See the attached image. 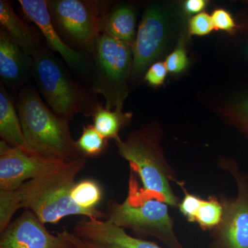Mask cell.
<instances>
[{"mask_svg":"<svg viewBox=\"0 0 248 248\" xmlns=\"http://www.w3.org/2000/svg\"><path fill=\"white\" fill-rule=\"evenodd\" d=\"M86 164V158L67 163L60 170L24 183L17 190H0V232L7 228L20 208L31 210L44 224H56L71 215L105 220V212L84 210L72 200L76 177Z\"/></svg>","mask_w":248,"mask_h":248,"instance_id":"cell-1","label":"cell"},{"mask_svg":"<svg viewBox=\"0 0 248 248\" xmlns=\"http://www.w3.org/2000/svg\"><path fill=\"white\" fill-rule=\"evenodd\" d=\"M17 109L24 138L32 151L66 163L86 158L72 138L69 120L48 108L35 88L28 86L20 91Z\"/></svg>","mask_w":248,"mask_h":248,"instance_id":"cell-2","label":"cell"},{"mask_svg":"<svg viewBox=\"0 0 248 248\" xmlns=\"http://www.w3.org/2000/svg\"><path fill=\"white\" fill-rule=\"evenodd\" d=\"M127 198L108 202L105 221L140 236H151L170 248H184L174 231L169 205L139 187L133 176Z\"/></svg>","mask_w":248,"mask_h":248,"instance_id":"cell-3","label":"cell"},{"mask_svg":"<svg viewBox=\"0 0 248 248\" xmlns=\"http://www.w3.org/2000/svg\"><path fill=\"white\" fill-rule=\"evenodd\" d=\"M115 141L117 153L138 174L143 190L170 206L178 207L180 201L171 182H179L160 151L157 135L153 130L141 129L130 134L125 141L120 137Z\"/></svg>","mask_w":248,"mask_h":248,"instance_id":"cell-4","label":"cell"},{"mask_svg":"<svg viewBox=\"0 0 248 248\" xmlns=\"http://www.w3.org/2000/svg\"><path fill=\"white\" fill-rule=\"evenodd\" d=\"M93 90L102 94L105 108L123 107L126 81L133 70V47L106 34L98 37L94 51Z\"/></svg>","mask_w":248,"mask_h":248,"instance_id":"cell-5","label":"cell"},{"mask_svg":"<svg viewBox=\"0 0 248 248\" xmlns=\"http://www.w3.org/2000/svg\"><path fill=\"white\" fill-rule=\"evenodd\" d=\"M32 71L39 89L53 112L70 120L84 112L86 97L59 60L42 46L32 55Z\"/></svg>","mask_w":248,"mask_h":248,"instance_id":"cell-6","label":"cell"},{"mask_svg":"<svg viewBox=\"0 0 248 248\" xmlns=\"http://www.w3.org/2000/svg\"><path fill=\"white\" fill-rule=\"evenodd\" d=\"M47 3L60 35L73 46L93 53L102 34L107 3L88 0H50Z\"/></svg>","mask_w":248,"mask_h":248,"instance_id":"cell-7","label":"cell"},{"mask_svg":"<svg viewBox=\"0 0 248 248\" xmlns=\"http://www.w3.org/2000/svg\"><path fill=\"white\" fill-rule=\"evenodd\" d=\"M67 164L31 150L0 141V190H17L24 183L60 170Z\"/></svg>","mask_w":248,"mask_h":248,"instance_id":"cell-8","label":"cell"},{"mask_svg":"<svg viewBox=\"0 0 248 248\" xmlns=\"http://www.w3.org/2000/svg\"><path fill=\"white\" fill-rule=\"evenodd\" d=\"M227 169L236 181L237 196L223 200V217L210 248H248V178L234 166Z\"/></svg>","mask_w":248,"mask_h":248,"instance_id":"cell-9","label":"cell"},{"mask_svg":"<svg viewBox=\"0 0 248 248\" xmlns=\"http://www.w3.org/2000/svg\"><path fill=\"white\" fill-rule=\"evenodd\" d=\"M0 248H77L60 235L49 232L31 210L24 209L20 216L1 232Z\"/></svg>","mask_w":248,"mask_h":248,"instance_id":"cell-10","label":"cell"},{"mask_svg":"<svg viewBox=\"0 0 248 248\" xmlns=\"http://www.w3.org/2000/svg\"><path fill=\"white\" fill-rule=\"evenodd\" d=\"M166 18L159 8L151 6L145 11L133 47L134 76H141L157 58L166 40Z\"/></svg>","mask_w":248,"mask_h":248,"instance_id":"cell-11","label":"cell"},{"mask_svg":"<svg viewBox=\"0 0 248 248\" xmlns=\"http://www.w3.org/2000/svg\"><path fill=\"white\" fill-rule=\"evenodd\" d=\"M24 14L40 29L50 48L58 52L67 64L77 70L88 66L84 54L69 46L60 37L54 25L48 3L44 0H19Z\"/></svg>","mask_w":248,"mask_h":248,"instance_id":"cell-12","label":"cell"},{"mask_svg":"<svg viewBox=\"0 0 248 248\" xmlns=\"http://www.w3.org/2000/svg\"><path fill=\"white\" fill-rule=\"evenodd\" d=\"M32 57L24 53L4 29H0L1 82L13 88L24 84L32 69Z\"/></svg>","mask_w":248,"mask_h":248,"instance_id":"cell-13","label":"cell"},{"mask_svg":"<svg viewBox=\"0 0 248 248\" xmlns=\"http://www.w3.org/2000/svg\"><path fill=\"white\" fill-rule=\"evenodd\" d=\"M73 232L84 239L112 243L126 248H163L152 241L130 236L125 230L105 220L83 218L76 223Z\"/></svg>","mask_w":248,"mask_h":248,"instance_id":"cell-14","label":"cell"},{"mask_svg":"<svg viewBox=\"0 0 248 248\" xmlns=\"http://www.w3.org/2000/svg\"><path fill=\"white\" fill-rule=\"evenodd\" d=\"M0 23L3 29L27 55L32 57L42 47L40 35L18 17L10 1H0Z\"/></svg>","mask_w":248,"mask_h":248,"instance_id":"cell-15","label":"cell"},{"mask_svg":"<svg viewBox=\"0 0 248 248\" xmlns=\"http://www.w3.org/2000/svg\"><path fill=\"white\" fill-rule=\"evenodd\" d=\"M0 136L10 146L31 150L24 138L17 109L2 82L0 86Z\"/></svg>","mask_w":248,"mask_h":248,"instance_id":"cell-16","label":"cell"},{"mask_svg":"<svg viewBox=\"0 0 248 248\" xmlns=\"http://www.w3.org/2000/svg\"><path fill=\"white\" fill-rule=\"evenodd\" d=\"M136 16L133 8L122 6L106 11L102 22V34L133 46L135 41Z\"/></svg>","mask_w":248,"mask_h":248,"instance_id":"cell-17","label":"cell"},{"mask_svg":"<svg viewBox=\"0 0 248 248\" xmlns=\"http://www.w3.org/2000/svg\"><path fill=\"white\" fill-rule=\"evenodd\" d=\"M93 126L104 138L114 140L119 138L120 132L130 123L133 114L123 112L122 107L108 110L102 106H97L93 110Z\"/></svg>","mask_w":248,"mask_h":248,"instance_id":"cell-18","label":"cell"},{"mask_svg":"<svg viewBox=\"0 0 248 248\" xmlns=\"http://www.w3.org/2000/svg\"><path fill=\"white\" fill-rule=\"evenodd\" d=\"M72 200L82 209L94 211L103 197V190L99 183L93 179H84L76 183L71 193Z\"/></svg>","mask_w":248,"mask_h":248,"instance_id":"cell-19","label":"cell"},{"mask_svg":"<svg viewBox=\"0 0 248 248\" xmlns=\"http://www.w3.org/2000/svg\"><path fill=\"white\" fill-rule=\"evenodd\" d=\"M223 214V200L214 196L202 199L197 208L195 221L203 231H214L221 223Z\"/></svg>","mask_w":248,"mask_h":248,"instance_id":"cell-20","label":"cell"},{"mask_svg":"<svg viewBox=\"0 0 248 248\" xmlns=\"http://www.w3.org/2000/svg\"><path fill=\"white\" fill-rule=\"evenodd\" d=\"M76 142L80 153L86 158L101 156L108 147V140L104 138L93 125H84L82 133Z\"/></svg>","mask_w":248,"mask_h":248,"instance_id":"cell-21","label":"cell"},{"mask_svg":"<svg viewBox=\"0 0 248 248\" xmlns=\"http://www.w3.org/2000/svg\"><path fill=\"white\" fill-rule=\"evenodd\" d=\"M57 234L61 237L71 243L77 248H126L112 243L105 241H95V240L84 239L80 237L72 232L68 231L65 227H63L62 232H58Z\"/></svg>","mask_w":248,"mask_h":248,"instance_id":"cell-22","label":"cell"},{"mask_svg":"<svg viewBox=\"0 0 248 248\" xmlns=\"http://www.w3.org/2000/svg\"><path fill=\"white\" fill-rule=\"evenodd\" d=\"M214 29L215 27L211 16L205 13L196 15L189 23V31L192 35H206L211 32Z\"/></svg>","mask_w":248,"mask_h":248,"instance_id":"cell-23","label":"cell"},{"mask_svg":"<svg viewBox=\"0 0 248 248\" xmlns=\"http://www.w3.org/2000/svg\"><path fill=\"white\" fill-rule=\"evenodd\" d=\"M188 60L185 50L182 45L179 46L170 55L166 58L165 64L168 71L172 73H182L187 66Z\"/></svg>","mask_w":248,"mask_h":248,"instance_id":"cell-24","label":"cell"},{"mask_svg":"<svg viewBox=\"0 0 248 248\" xmlns=\"http://www.w3.org/2000/svg\"><path fill=\"white\" fill-rule=\"evenodd\" d=\"M214 27L216 30L232 32L236 27V23L231 14L224 9H217L211 16Z\"/></svg>","mask_w":248,"mask_h":248,"instance_id":"cell-25","label":"cell"},{"mask_svg":"<svg viewBox=\"0 0 248 248\" xmlns=\"http://www.w3.org/2000/svg\"><path fill=\"white\" fill-rule=\"evenodd\" d=\"M167 72V68L164 62H156L148 68L144 79L151 86H159L164 84Z\"/></svg>","mask_w":248,"mask_h":248,"instance_id":"cell-26","label":"cell"},{"mask_svg":"<svg viewBox=\"0 0 248 248\" xmlns=\"http://www.w3.org/2000/svg\"><path fill=\"white\" fill-rule=\"evenodd\" d=\"M206 4L207 1L205 0H187L185 2L184 8L188 14H195L203 11Z\"/></svg>","mask_w":248,"mask_h":248,"instance_id":"cell-27","label":"cell"},{"mask_svg":"<svg viewBox=\"0 0 248 248\" xmlns=\"http://www.w3.org/2000/svg\"><path fill=\"white\" fill-rule=\"evenodd\" d=\"M241 109H242L243 115H244L246 122L248 124V97L244 101Z\"/></svg>","mask_w":248,"mask_h":248,"instance_id":"cell-28","label":"cell"}]
</instances>
